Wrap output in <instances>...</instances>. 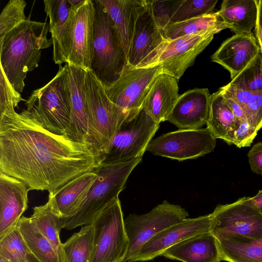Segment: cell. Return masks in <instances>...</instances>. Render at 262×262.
Returning a JSON list of instances; mask_svg holds the SVG:
<instances>
[{
    "mask_svg": "<svg viewBox=\"0 0 262 262\" xmlns=\"http://www.w3.org/2000/svg\"><path fill=\"white\" fill-rule=\"evenodd\" d=\"M101 163L87 144L50 132L27 109L0 115V171L29 190L54 192Z\"/></svg>",
    "mask_w": 262,
    "mask_h": 262,
    "instance_id": "6da1fadb",
    "label": "cell"
},
{
    "mask_svg": "<svg viewBox=\"0 0 262 262\" xmlns=\"http://www.w3.org/2000/svg\"><path fill=\"white\" fill-rule=\"evenodd\" d=\"M49 25L30 17L0 39L1 69L12 86L21 93L28 72L38 67L42 50L52 45Z\"/></svg>",
    "mask_w": 262,
    "mask_h": 262,
    "instance_id": "7a4b0ae2",
    "label": "cell"
},
{
    "mask_svg": "<svg viewBox=\"0 0 262 262\" xmlns=\"http://www.w3.org/2000/svg\"><path fill=\"white\" fill-rule=\"evenodd\" d=\"M142 157L118 163H101L95 169L97 177L90 190L71 217L63 219L62 229L72 230L91 225L97 216L124 189L127 178Z\"/></svg>",
    "mask_w": 262,
    "mask_h": 262,
    "instance_id": "3957f363",
    "label": "cell"
},
{
    "mask_svg": "<svg viewBox=\"0 0 262 262\" xmlns=\"http://www.w3.org/2000/svg\"><path fill=\"white\" fill-rule=\"evenodd\" d=\"M93 1L94 51L90 71L105 89L115 83L128 64L113 20L99 0Z\"/></svg>",
    "mask_w": 262,
    "mask_h": 262,
    "instance_id": "277c9868",
    "label": "cell"
},
{
    "mask_svg": "<svg viewBox=\"0 0 262 262\" xmlns=\"http://www.w3.org/2000/svg\"><path fill=\"white\" fill-rule=\"evenodd\" d=\"M25 104L45 128L66 135L71 114L67 63L59 65L56 75L45 86L33 91Z\"/></svg>",
    "mask_w": 262,
    "mask_h": 262,
    "instance_id": "5b68a950",
    "label": "cell"
},
{
    "mask_svg": "<svg viewBox=\"0 0 262 262\" xmlns=\"http://www.w3.org/2000/svg\"><path fill=\"white\" fill-rule=\"evenodd\" d=\"M91 225L90 262H126L129 242L119 198L112 201Z\"/></svg>",
    "mask_w": 262,
    "mask_h": 262,
    "instance_id": "8992f818",
    "label": "cell"
},
{
    "mask_svg": "<svg viewBox=\"0 0 262 262\" xmlns=\"http://www.w3.org/2000/svg\"><path fill=\"white\" fill-rule=\"evenodd\" d=\"M159 126L143 108L131 111L115 133L101 163H122L142 157Z\"/></svg>",
    "mask_w": 262,
    "mask_h": 262,
    "instance_id": "52a82bcc",
    "label": "cell"
},
{
    "mask_svg": "<svg viewBox=\"0 0 262 262\" xmlns=\"http://www.w3.org/2000/svg\"><path fill=\"white\" fill-rule=\"evenodd\" d=\"M66 63L71 94V114L66 136L73 141L87 144L102 162L107 152L108 147L93 128L88 118L85 94L86 71Z\"/></svg>",
    "mask_w": 262,
    "mask_h": 262,
    "instance_id": "ba28073f",
    "label": "cell"
},
{
    "mask_svg": "<svg viewBox=\"0 0 262 262\" xmlns=\"http://www.w3.org/2000/svg\"><path fill=\"white\" fill-rule=\"evenodd\" d=\"M181 206L165 200L148 213L130 214L124 220L129 244L125 261L132 258L147 241L166 228L188 218Z\"/></svg>",
    "mask_w": 262,
    "mask_h": 262,
    "instance_id": "9c48e42d",
    "label": "cell"
},
{
    "mask_svg": "<svg viewBox=\"0 0 262 262\" xmlns=\"http://www.w3.org/2000/svg\"><path fill=\"white\" fill-rule=\"evenodd\" d=\"M216 139L207 127L179 129L151 140L146 150L155 155L182 161L212 152Z\"/></svg>",
    "mask_w": 262,
    "mask_h": 262,
    "instance_id": "30bf717a",
    "label": "cell"
},
{
    "mask_svg": "<svg viewBox=\"0 0 262 262\" xmlns=\"http://www.w3.org/2000/svg\"><path fill=\"white\" fill-rule=\"evenodd\" d=\"M85 94L90 124L108 149L115 133L131 111L122 108L112 102L102 84L90 71L86 73Z\"/></svg>",
    "mask_w": 262,
    "mask_h": 262,
    "instance_id": "8fae6325",
    "label": "cell"
},
{
    "mask_svg": "<svg viewBox=\"0 0 262 262\" xmlns=\"http://www.w3.org/2000/svg\"><path fill=\"white\" fill-rule=\"evenodd\" d=\"M211 215L210 232L217 240L234 236L262 238V214L245 203L242 198L217 205Z\"/></svg>",
    "mask_w": 262,
    "mask_h": 262,
    "instance_id": "7c38bea8",
    "label": "cell"
},
{
    "mask_svg": "<svg viewBox=\"0 0 262 262\" xmlns=\"http://www.w3.org/2000/svg\"><path fill=\"white\" fill-rule=\"evenodd\" d=\"M167 41L163 31L156 24L146 0L136 24L127 56L128 64L133 68L154 67Z\"/></svg>",
    "mask_w": 262,
    "mask_h": 262,
    "instance_id": "4fadbf2b",
    "label": "cell"
},
{
    "mask_svg": "<svg viewBox=\"0 0 262 262\" xmlns=\"http://www.w3.org/2000/svg\"><path fill=\"white\" fill-rule=\"evenodd\" d=\"M162 73L160 66L124 69L119 79L104 89L110 100L127 111L140 108L157 77Z\"/></svg>",
    "mask_w": 262,
    "mask_h": 262,
    "instance_id": "5bb4252c",
    "label": "cell"
},
{
    "mask_svg": "<svg viewBox=\"0 0 262 262\" xmlns=\"http://www.w3.org/2000/svg\"><path fill=\"white\" fill-rule=\"evenodd\" d=\"M94 1L82 0L71 10V31L68 63L91 71L94 51Z\"/></svg>",
    "mask_w": 262,
    "mask_h": 262,
    "instance_id": "9a60e30c",
    "label": "cell"
},
{
    "mask_svg": "<svg viewBox=\"0 0 262 262\" xmlns=\"http://www.w3.org/2000/svg\"><path fill=\"white\" fill-rule=\"evenodd\" d=\"M215 34L206 32L168 40L154 67L160 66L162 73L179 80L193 64L197 56L210 43Z\"/></svg>",
    "mask_w": 262,
    "mask_h": 262,
    "instance_id": "2e32d148",
    "label": "cell"
},
{
    "mask_svg": "<svg viewBox=\"0 0 262 262\" xmlns=\"http://www.w3.org/2000/svg\"><path fill=\"white\" fill-rule=\"evenodd\" d=\"M211 213L187 218L161 231L144 244L128 262L151 260L170 247L198 234L210 232Z\"/></svg>",
    "mask_w": 262,
    "mask_h": 262,
    "instance_id": "e0dca14e",
    "label": "cell"
},
{
    "mask_svg": "<svg viewBox=\"0 0 262 262\" xmlns=\"http://www.w3.org/2000/svg\"><path fill=\"white\" fill-rule=\"evenodd\" d=\"M211 95L208 89L195 88L180 95L167 119L179 129H196L206 124Z\"/></svg>",
    "mask_w": 262,
    "mask_h": 262,
    "instance_id": "ac0fdd59",
    "label": "cell"
},
{
    "mask_svg": "<svg viewBox=\"0 0 262 262\" xmlns=\"http://www.w3.org/2000/svg\"><path fill=\"white\" fill-rule=\"evenodd\" d=\"M27 185L0 171V237L16 227L28 208Z\"/></svg>",
    "mask_w": 262,
    "mask_h": 262,
    "instance_id": "d6986e66",
    "label": "cell"
},
{
    "mask_svg": "<svg viewBox=\"0 0 262 262\" xmlns=\"http://www.w3.org/2000/svg\"><path fill=\"white\" fill-rule=\"evenodd\" d=\"M252 33L235 34L225 40L212 55V61L220 64L235 78L260 52Z\"/></svg>",
    "mask_w": 262,
    "mask_h": 262,
    "instance_id": "ffe728a7",
    "label": "cell"
},
{
    "mask_svg": "<svg viewBox=\"0 0 262 262\" xmlns=\"http://www.w3.org/2000/svg\"><path fill=\"white\" fill-rule=\"evenodd\" d=\"M45 11L49 17L53 60L61 65L68 63L70 48L71 10L69 0H44Z\"/></svg>",
    "mask_w": 262,
    "mask_h": 262,
    "instance_id": "44dd1931",
    "label": "cell"
},
{
    "mask_svg": "<svg viewBox=\"0 0 262 262\" xmlns=\"http://www.w3.org/2000/svg\"><path fill=\"white\" fill-rule=\"evenodd\" d=\"M161 256L182 262L221 261L217 239L211 232L186 238L167 249Z\"/></svg>",
    "mask_w": 262,
    "mask_h": 262,
    "instance_id": "7402d4cb",
    "label": "cell"
},
{
    "mask_svg": "<svg viewBox=\"0 0 262 262\" xmlns=\"http://www.w3.org/2000/svg\"><path fill=\"white\" fill-rule=\"evenodd\" d=\"M179 96L178 80L162 73L156 79L141 107L160 124L167 120Z\"/></svg>",
    "mask_w": 262,
    "mask_h": 262,
    "instance_id": "603a6c76",
    "label": "cell"
},
{
    "mask_svg": "<svg viewBox=\"0 0 262 262\" xmlns=\"http://www.w3.org/2000/svg\"><path fill=\"white\" fill-rule=\"evenodd\" d=\"M97 177L94 170L79 176L56 191L49 193L48 200L56 213L63 219L73 215Z\"/></svg>",
    "mask_w": 262,
    "mask_h": 262,
    "instance_id": "cb8c5ba5",
    "label": "cell"
},
{
    "mask_svg": "<svg viewBox=\"0 0 262 262\" xmlns=\"http://www.w3.org/2000/svg\"><path fill=\"white\" fill-rule=\"evenodd\" d=\"M118 31L127 56L138 16L146 0H99Z\"/></svg>",
    "mask_w": 262,
    "mask_h": 262,
    "instance_id": "d4e9b609",
    "label": "cell"
},
{
    "mask_svg": "<svg viewBox=\"0 0 262 262\" xmlns=\"http://www.w3.org/2000/svg\"><path fill=\"white\" fill-rule=\"evenodd\" d=\"M217 13L235 34L250 33L256 23L257 1L224 0Z\"/></svg>",
    "mask_w": 262,
    "mask_h": 262,
    "instance_id": "484cf974",
    "label": "cell"
},
{
    "mask_svg": "<svg viewBox=\"0 0 262 262\" xmlns=\"http://www.w3.org/2000/svg\"><path fill=\"white\" fill-rule=\"evenodd\" d=\"M237 119L226 102L220 90L211 95L207 127L215 139L233 143Z\"/></svg>",
    "mask_w": 262,
    "mask_h": 262,
    "instance_id": "4316f807",
    "label": "cell"
},
{
    "mask_svg": "<svg viewBox=\"0 0 262 262\" xmlns=\"http://www.w3.org/2000/svg\"><path fill=\"white\" fill-rule=\"evenodd\" d=\"M221 260L262 262V238L234 236L217 240Z\"/></svg>",
    "mask_w": 262,
    "mask_h": 262,
    "instance_id": "83f0119b",
    "label": "cell"
},
{
    "mask_svg": "<svg viewBox=\"0 0 262 262\" xmlns=\"http://www.w3.org/2000/svg\"><path fill=\"white\" fill-rule=\"evenodd\" d=\"M231 26L225 23L217 12L186 21L168 25L163 30L168 40L206 32L217 33Z\"/></svg>",
    "mask_w": 262,
    "mask_h": 262,
    "instance_id": "f1b7e54d",
    "label": "cell"
},
{
    "mask_svg": "<svg viewBox=\"0 0 262 262\" xmlns=\"http://www.w3.org/2000/svg\"><path fill=\"white\" fill-rule=\"evenodd\" d=\"M33 211L30 217L52 245L59 261L63 262L62 243L59 235L63 219L54 211L49 200L44 205L34 207Z\"/></svg>",
    "mask_w": 262,
    "mask_h": 262,
    "instance_id": "f546056e",
    "label": "cell"
},
{
    "mask_svg": "<svg viewBox=\"0 0 262 262\" xmlns=\"http://www.w3.org/2000/svg\"><path fill=\"white\" fill-rule=\"evenodd\" d=\"M17 227L31 253L40 262H60L52 245L30 217L22 216Z\"/></svg>",
    "mask_w": 262,
    "mask_h": 262,
    "instance_id": "4dcf8cb0",
    "label": "cell"
},
{
    "mask_svg": "<svg viewBox=\"0 0 262 262\" xmlns=\"http://www.w3.org/2000/svg\"><path fill=\"white\" fill-rule=\"evenodd\" d=\"M92 240V225L82 226L62 244L63 262H90Z\"/></svg>",
    "mask_w": 262,
    "mask_h": 262,
    "instance_id": "1f68e13d",
    "label": "cell"
},
{
    "mask_svg": "<svg viewBox=\"0 0 262 262\" xmlns=\"http://www.w3.org/2000/svg\"><path fill=\"white\" fill-rule=\"evenodd\" d=\"M31 253L17 226L0 237V255L10 262H27Z\"/></svg>",
    "mask_w": 262,
    "mask_h": 262,
    "instance_id": "d6a6232c",
    "label": "cell"
},
{
    "mask_svg": "<svg viewBox=\"0 0 262 262\" xmlns=\"http://www.w3.org/2000/svg\"><path fill=\"white\" fill-rule=\"evenodd\" d=\"M229 84L251 92L262 90V53L261 51Z\"/></svg>",
    "mask_w": 262,
    "mask_h": 262,
    "instance_id": "836d02e7",
    "label": "cell"
},
{
    "mask_svg": "<svg viewBox=\"0 0 262 262\" xmlns=\"http://www.w3.org/2000/svg\"><path fill=\"white\" fill-rule=\"evenodd\" d=\"M217 2V0H183L171 18L170 24L213 13Z\"/></svg>",
    "mask_w": 262,
    "mask_h": 262,
    "instance_id": "e575fe53",
    "label": "cell"
},
{
    "mask_svg": "<svg viewBox=\"0 0 262 262\" xmlns=\"http://www.w3.org/2000/svg\"><path fill=\"white\" fill-rule=\"evenodd\" d=\"M27 3L24 0H10L0 15V39L27 19L25 14Z\"/></svg>",
    "mask_w": 262,
    "mask_h": 262,
    "instance_id": "d590c367",
    "label": "cell"
},
{
    "mask_svg": "<svg viewBox=\"0 0 262 262\" xmlns=\"http://www.w3.org/2000/svg\"><path fill=\"white\" fill-rule=\"evenodd\" d=\"M183 0L148 1L154 21L159 29L164 30Z\"/></svg>",
    "mask_w": 262,
    "mask_h": 262,
    "instance_id": "8d00e7d4",
    "label": "cell"
},
{
    "mask_svg": "<svg viewBox=\"0 0 262 262\" xmlns=\"http://www.w3.org/2000/svg\"><path fill=\"white\" fill-rule=\"evenodd\" d=\"M21 101H25L11 84L3 70L0 73V115L15 111Z\"/></svg>",
    "mask_w": 262,
    "mask_h": 262,
    "instance_id": "74e56055",
    "label": "cell"
},
{
    "mask_svg": "<svg viewBox=\"0 0 262 262\" xmlns=\"http://www.w3.org/2000/svg\"><path fill=\"white\" fill-rule=\"evenodd\" d=\"M243 111L250 125L258 131L262 127V90L253 92Z\"/></svg>",
    "mask_w": 262,
    "mask_h": 262,
    "instance_id": "f35d334b",
    "label": "cell"
},
{
    "mask_svg": "<svg viewBox=\"0 0 262 262\" xmlns=\"http://www.w3.org/2000/svg\"><path fill=\"white\" fill-rule=\"evenodd\" d=\"M258 131L248 123L247 119L243 121L237 119L233 144L238 147L251 145Z\"/></svg>",
    "mask_w": 262,
    "mask_h": 262,
    "instance_id": "ab89813d",
    "label": "cell"
},
{
    "mask_svg": "<svg viewBox=\"0 0 262 262\" xmlns=\"http://www.w3.org/2000/svg\"><path fill=\"white\" fill-rule=\"evenodd\" d=\"M220 89L233 98L240 105L242 110L247 104L254 92L239 89L229 83Z\"/></svg>",
    "mask_w": 262,
    "mask_h": 262,
    "instance_id": "60d3db41",
    "label": "cell"
},
{
    "mask_svg": "<svg viewBox=\"0 0 262 262\" xmlns=\"http://www.w3.org/2000/svg\"><path fill=\"white\" fill-rule=\"evenodd\" d=\"M248 160L251 170L262 175V142L254 144L248 154Z\"/></svg>",
    "mask_w": 262,
    "mask_h": 262,
    "instance_id": "b9f144b4",
    "label": "cell"
},
{
    "mask_svg": "<svg viewBox=\"0 0 262 262\" xmlns=\"http://www.w3.org/2000/svg\"><path fill=\"white\" fill-rule=\"evenodd\" d=\"M220 90L222 92L226 102L232 111L236 119L240 121L246 119L245 115L240 105L226 92L221 89Z\"/></svg>",
    "mask_w": 262,
    "mask_h": 262,
    "instance_id": "7bdbcfd3",
    "label": "cell"
},
{
    "mask_svg": "<svg viewBox=\"0 0 262 262\" xmlns=\"http://www.w3.org/2000/svg\"><path fill=\"white\" fill-rule=\"evenodd\" d=\"M258 13L255 27V38L262 53V0H256Z\"/></svg>",
    "mask_w": 262,
    "mask_h": 262,
    "instance_id": "ee69618b",
    "label": "cell"
},
{
    "mask_svg": "<svg viewBox=\"0 0 262 262\" xmlns=\"http://www.w3.org/2000/svg\"><path fill=\"white\" fill-rule=\"evenodd\" d=\"M242 199L245 203L255 208L262 214V190L253 197H244Z\"/></svg>",
    "mask_w": 262,
    "mask_h": 262,
    "instance_id": "f6af8a7d",
    "label": "cell"
},
{
    "mask_svg": "<svg viewBox=\"0 0 262 262\" xmlns=\"http://www.w3.org/2000/svg\"><path fill=\"white\" fill-rule=\"evenodd\" d=\"M27 262H40V261L32 253H29L27 255Z\"/></svg>",
    "mask_w": 262,
    "mask_h": 262,
    "instance_id": "bcb514c9",
    "label": "cell"
},
{
    "mask_svg": "<svg viewBox=\"0 0 262 262\" xmlns=\"http://www.w3.org/2000/svg\"><path fill=\"white\" fill-rule=\"evenodd\" d=\"M0 262H10L8 259L4 256L0 255Z\"/></svg>",
    "mask_w": 262,
    "mask_h": 262,
    "instance_id": "7dc6e473",
    "label": "cell"
},
{
    "mask_svg": "<svg viewBox=\"0 0 262 262\" xmlns=\"http://www.w3.org/2000/svg\"><path fill=\"white\" fill-rule=\"evenodd\" d=\"M221 261H217V262H221Z\"/></svg>",
    "mask_w": 262,
    "mask_h": 262,
    "instance_id": "c3c4849f",
    "label": "cell"
},
{
    "mask_svg": "<svg viewBox=\"0 0 262 262\" xmlns=\"http://www.w3.org/2000/svg\"><path fill=\"white\" fill-rule=\"evenodd\" d=\"M123 262H125V261H123Z\"/></svg>",
    "mask_w": 262,
    "mask_h": 262,
    "instance_id": "681fc988",
    "label": "cell"
}]
</instances>
